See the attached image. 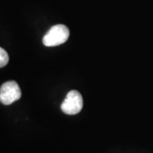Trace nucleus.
I'll return each mask as SVG.
<instances>
[{
    "label": "nucleus",
    "mask_w": 153,
    "mask_h": 153,
    "mask_svg": "<svg viewBox=\"0 0 153 153\" xmlns=\"http://www.w3.org/2000/svg\"><path fill=\"white\" fill-rule=\"evenodd\" d=\"M70 36V31L65 25H55L44 35L43 43L47 47H55L64 44Z\"/></svg>",
    "instance_id": "f257e3e1"
},
{
    "label": "nucleus",
    "mask_w": 153,
    "mask_h": 153,
    "mask_svg": "<svg viewBox=\"0 0 153 153\" xmlns=\"http://www.w3.org/2000/svg\"><path fill=\"white\" fill-rule=\"evenodd\" d=\"M82 106L83 100L81 94L76 90H71L66 94L60 108L66 114L76 115L82 111Z\"/></svg>",
    "instance_id": "f03ea898"
},
{
    "label": "nucleus",
    "mask_w": 153,
    "mask_h": 153,
    "mask_svg": "<svg viewBox=\"0 0 153 153\" xmlns=\"http://www.w3.org/2000/svg\"><path fill=\"white\" fill-rule=\"evenodd\" d=\"M22 97V90L15 81L4 82L0 88V101L4 105H10Z\"/></svg>",
    "instance_id": "7ed1b4c3"
},
{
    "label": "nucleus",
    "mask_w": 153,
    "mask_h": 153,
    "mask_svg": "<svg viewBox=\"0 0 153 153\" xmlns=\"http://www.w3.org/2000/svg\"><path fill=\"white\" fill-rule=\"evenodd\" d=\"M9 62V55L3 48H0V68L5 66Z\"/></svg>",
    "instance_id": "20e7f679"
}]
</instances>
